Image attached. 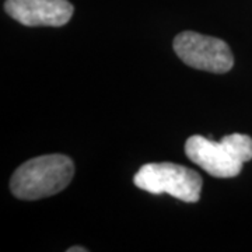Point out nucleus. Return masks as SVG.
<instances>
[{"label":"nucleus","instance_id":"5","mask_svg":"<svg viewBox=\"0 0 252 252\" xmlns=\"http://www.w3.org/2000/svg\"><path fill=\"white\" fill-rule=\"evenodd\" d=\"M4 10L27 27H62L72 18L74 7L67 0H6Z\"/></svg>","mask_w":252,"mask_h":252},{"label":"nucleus","instance_id":"2","mask_svg":"<svg viewBox=\"0 0 252 252\" xmlns=\"http://www.w3.org/2000/svg\"><path fill=\"white\" fill-rule=\"evenodd\" d=\"M192 162L216 178H233L243 171L244 162L252 160V137L243 133L224 136L220 142L193 135L185 143Z\"/></svg>","mask_w":252,"mask_h":252},{"label":"nucleus","instance_id":"3","mask_svg":"<svg viewBox=\"0 0 252 252\" xmlns=\"http://www.w3.org/2000/svg\"><path fill=\"white\" fill-rule=\"evenodd\" d=\"M137 188L153 195L168 193L187 203L200 198L203 181L198 172L174 162H149L140 167L133 177Z\"/></svg>","mask_w":252,"mask_h":252},{"label":"nucleus","instance_id":"6","mask_svg":"<svg viewBox=\"0 0 252 252\" xmlns=\"http://www.w3.org/2000/svg\"><path fill=\"white\" fill-rule=\"evenodd\" d=\"M87 250L84 248V247H72V248H69L67 252H86Z\"/></svg>","mask_w":252,"mask_h":252},{"label":"nucleus","instance_id":"4","mask_svg":"<svg viewBox=\"0 0 252 252\" xmlns=\"http://www.w3.org/2000/svg\"><path fill=\"white\" fill-rule=\"evenodd\" d=\"M174 51L188 66L210 73H227L234 64L230 46L223 39L184 31L174 39Z\"/></svg>","mask_w":252,"mask_h":252},{"label":"nucleus","instance_id":"1","mask_svg":"<svg viewBox=\"0 0 252 252\" xmlns=\"http://www.w3.org/2000/svg\"><path fill=\"white\" fill-rule=\"evenodd\" d=\"M74 164L64 154H45L21 164L10 180L13 195L23 200L52 196L66 188L73 178Z\"/></svg>","mask_w":252,"mask_h":252}]
</instances>
